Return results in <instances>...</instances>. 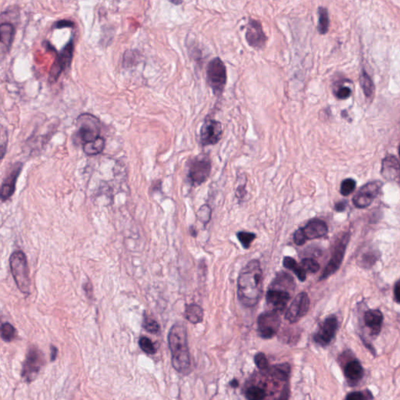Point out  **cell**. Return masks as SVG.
Masks as SVG:
<instances>
[{
    "label": "cell",
    "mask_w": 400,
    "mask_h": 400,
    "mask_svg": "<svg viewBox=\"0 0 400 400\" xmlns=\"http://www.w3.org/2000/svg\"><path fill=\"white\" fill-rule=\"evenodd\" d=\"M78 134L83 144L97 139L101 133V124L97 117L89 113L80 114L76 120Z\"/></svg>",
    "instance_id": "4"
},
{
    "label": "cell",
    "mask_w": 400,
    "mask_h": 400,
    "mask_svg": "<svg viewBox=\"0 0 400 400\" xmlns=\"http://www.w3.org/2000/svg\"><path fill=\"white\" fill-rule=\"evenodd\" d=\"M291 295L286 290L272 289L267 293L266 299L268 305L271 306L273 311H282L286 309L287 303L289 302Z\"/></svg>",
    "instance_id": "16"
},
{
    "label": "cell",
    "mask_w": 400,
    "mask_h": 400,
    "mask_svg": "<svg viewBox=\"0 0 400 400\" xmlns=\"http://www.w3.org/2000/svg\"><path fill=\"white\" fill-rule=\"evenodd\" d=\"M222 125L219 121L206 119L200 129V142L202 146L215 145L222 138Z\"/></svg>",
    "instance_id": "12"
},
{
    "label": "cell",
    "mask_w": 400,
    "mask_h": 400,
    "mask_svg": "<svg viewBox=\"0 0 400 400\" xmlns=\"http://www.w3.org/2000/svg\"><path fill=\"white\" fill-rule=\"evenodd\" d=\"M206 78L214 95L217 96L222 95L227 82V70L225 65L219 57L213 59L208 64Z\"/></svg>",
    "instance_id": "5"
},
{
    "label": "cell",
    "mask_w": 400,
    "mask_h": 400,
    "mask_svg": "<svg viewBox=\"0 0 400 400\" xmlns=\"http://www.w3.org/2000/svg\"><path fill=\"white\" fill-rule=\"evenodd\" d=\"M168 345L171 353V363L179 373H185L191 364L187 331L182 324H175L168 334Z\"/></svg>",
    "instance_id": "2"
},
{
    "label": "cell",
    "mask_w": 400,
    "mask_h": 400,
    "mask_svg": "<svg viewBox=\"0 0 400 400\" xmlns=\"http://www.w3.org/2000/svg\"><path fill=\"white\" fill-rule=\"evenodd\" d=\"M356 181L355 180L352 178H347L344 180L341 185V189L340 192L341 194L344 197H347L349 195L351 194L356 189Z\"/></svg>",
    "instance_id": "35"
},
{
    "label": "cell",
    "mask_w": 400,
    "mask_h": 400,
    "mask_svg": "<svg viewBox=\"0 0 400 400\" xmlns=\"http://www.w3.org/2000/svg\"><path fill=\"white\" fill-rule=\"evenodd\" d=\"M254 361L259 369L265 371L269 368V362L267 359L266 356L263 353H259L255 355Z\"/></svg>",
    "instance_id": "37"
},
{
    "label": "cell",
    "mask_w": 400,
    "mask_h": 400,
    "mask_svg": "<svg viewBox=\"0 0 400 400\" xmlns=\"http://www.w3.org/2000/svg\"><path fill=\"white\" fill-rule=\"evenodd\" d=\"M203 310L197 304H190L186 307L185 318L192 324H199L203 320Z\"/></svg>",
    "instance_id": "23"
},
{
    "label": "cell",
    "mask_w": 400,
    "mask_h": 400,
    "mask_svg": "<svg viewBox=\"0 0 400 400\" xmlns=\"http://www.w3.org/2000/svg\"><path fill=\"white\" fill-rule=\"evenodd\" d=\"M266 396L265 389L258 386L249 387L245 392V397L248 400H264Z\"/></svg>",
    "instance_id": "30"
},
{
    "label": "cell",
    "mask_w": 400,
    "mask_h": 400,
    "mask_svg": "<svg viewBox=\"0 0 400 400\" xmlns=\"http://www.w3.org/2000/svg\"><path fill=\"white\" fill-rule=\"evenodd\" d=\"M57 353H58V350H57V348L55 347L54 346H51V360L52 361H54L55 359H57Z\"/></svg>",
    "instance_id": "46"
},
{
    "label": "cell",
    "mask_w": 400,
    "mask_h": 400,
    "mask_svg": "<svg viewBox=\"0 0 400 400\" xmlns=\"http://www.w3.org/2000/svg\"><path fill=\"white\" fill-rule=\"evenodd\" d=\"M263 271L258 260L249 261L239 274L238 297L245 307L257 305L263 295Z\"/></svg>",
    "instance_id": "1"
},
{
    "label": "cell",
    "mask_w": 400,
    "mask_h": 400,
    "mask_svg": "<svg viewBox=\"0 0 400 400\" xmlns=\"http://www.w3.org/2000/svg\"><path fill=\"white\" fill-rule=\"evenodd\" d=\"M74 41L73 39H70L57 55L56 61L51 67L49 75V82L53 83L57 82L62 72L65 71L70 66L74 54Z\"/></svg>",
    "instance_id": "9"
},
{
    "label": "cell",
    "mask_w": 400,
    "mask_h": 400,
    "mask_svg": "<svg viewBox=\"0 0 400 400\" xmlns=\"http://www.w3.org/2000/svg\"><path fill=\"white\" fill-rule=\"evenodd\" d=\"M318 26H317V30H318L319 33L321 35H325L328 32L329 28V12L326 8L321 7L318 9Z\"/></svg>",
    "instance_id": "28"
},
{
    "label": "cell",
    "mask_w": 400,
    "mask_h": 400,
    "mask_svg": "<svg viewBox=\"0 0 400 400\" xmlns=\"http://www.w3.org/2000/svg\"><path fill=\"white\" fill-rule=\"evenodd\" d=\"M360 84H361L362 89L366 96L371 97V95H373L374 91H375L373 82L364 70L362 71L361 75H360Z\"/></svg>",
    "instance_id": "29"
},
{
    "label": "cell",
    "mask_w": 400,
    "mask_h": 400,
    "mask_svg": "<svg viewBox=\"0 0 400 400\" xmlns=\"http://www.w3.org/2000/svg\"><path fill=\"white\" fill-rule=\"evenodd\" d=\"M375 252H367L365 254L362 256V265L363 267H371L376 262L377 257H376Z\"/></svg>",
    "instance_id": "38"
},
{
    "label": "cell",
    "mask_w": 400,
    "mask_h": 400,
    "mask_svg": "<svg viewBox=\"0 0 400 400\" xmlns=\"http://www.w3.org/2000/svg\"><path fill=\"white\" fill-rule=\"evenodd\" d=\"M198 217L202 223H208L210 219V208L207 205H204L199 211Z\"/></svg>",
    "instance_id": "39"
},
{
    "label": "cell",
    "mask_w": 400,
    "mask_h": 400,
    "mask_svg": "<svg viewBox=\"0 0 400 400\" xmlns=\"http://www.w3.org/2000/svg\"><path fill=\"white\" fill-rule=\"evenodd\" d=\"M302 232L306 241L311 239L322 238L328 233L329 227L325 222L320 219H313L310 221L307 225L301 227Z\"/></svg>",
    "instance_id": "17"
},
{
    "label": "cell",
    "mask_w": 400,
    "mask_h": 400,
    "mask_svg": "<svg viewBox=\"0 0 400 400\" xmlns=\"http://www.w3.org/2000/svg\"><path fill=\"white\" fill-rule=\"evenodd\" d=\"M15 28L12 23H2L0 26V36H1V50L2 53L10 51L12 43L14 41Z\"/></svg>",
    "instance_id": "21"
},
{
    "label": "cell",
    "mask_w": 400,
    "mask_h": 400,
    "mask_svg": "<svg viewBox=\"0 0 400 400\" xmlns=\"http://www.w3.org/2000/svg\"><path fill=\"white\" fill-rule=\"evenodd\" d=\"M45 356L35 347H31L26 355L22 376L26 382H31L37 377L45 363Z\"/></svg>",
    "instance_id": "6"
},
{
    "label": "cell",
    "mask_w": 400,
    "mask_h": 400,
    "mask_svg": "<svg viewBox=\"0 0 400 400\" xmlns=\"http://www.w3.org/2000/svg\"><path fill=\"white\" fill-rule=\"evenodd\" d=\"M344 374L348 381L350 382H357L363 377L364 371L360 363L356 359H354L346 364L344 368Z\"/></svg>",
    "instance_id": "22"
},
{
    "label": "cell",
    "mask_w": 400,
    "mask_h": 400,
    "mask_svg": "<svg viewBox=\"0 0 400 400\" xmlns=\"http://www.w3.org/2000/svg\"><path fill=\"white\" fill-rule=\"evenodd\" d=\"M211 161L207 156H199L189 163L188 177L193 185H202L210 177Z\"/></svg>",
    "instance_id": "7"
},
{
    "label": "cell",
    "mask_w": 400,
    "mask_h": 400,
    "mask_svg": "<svg viewBox=\"0 0 400 400\" xmlns=\"http://www.w3.org/2000/svg\"><path fill=\"white\" fill-rule=\"evenodd\" d=\"M283 266L288 270L293 271L294 274L297 276L299 281L304 282L307 278V272L303 270L301 265H298L296 261L292 257H284Z\"/></svg>",
    "instance_id": "24"
},
{
    "label": "cell",
    "mask_w": 400,
    "mask_h": 400,
    "mask_svg": "<svg viewBox=\"0 0 400 400\" xmlns=\"http://www.w3.org/2000/svg\"><path fill=\"white\" fill-rule=\"evenodd\" d=\"M294 286L293 279L289 274L286 273H281L278 274L277 278L274 280V283L272 284V289H281L282 288L284 289H291Z\"/></svg>",
    "instance_id": "27"
},
{
    "label": "cell",
    "mask_w": 400,
    "mask_h": 400,
    "mask_svg": "<svg viewBox=\"0 0 400 400\" xmlns=\"http://www.w3.org/2000/svg\"><path fill=\"white\" fill-rule=\"evenodd\" d=\"M381 174L388 180L394 181L400 179V163L398 159L393 156L385 158L382 162Z\"/></svg>",
    "instance_id": "19"
},
{
    "label": "cell",
    "mask_w": 400,
    "mask_h": 400,
    "mask_svg": "<svg viewBox=\"0 0 400 400\" xmlns=\"http://www.w3.org/2000/svg\"><path fill=\"white\" fill-rule=\"evenodd\" d=\"M382 183L376 181L363 185L354 196L353 202L356 207L363 209L369 206L381 192Z\"/></svg>",
    "instance_id": "11"
},
{
    "label": "cell",
    "mask_w": 400,
    "mask_h": 400,
    "mask_svg": "<svg viewBox=\"0 0 400 400\" xmlns=\"http://www.w3.org/2000/svg\"><path fill=\"white\" fill-rule=\"evenodd\" d=\"M350 240V234L346 233L336 243L333 255L329 264L323 270L320 280H325L334 274L339 269L346 253V246Z\"/></svg>",
    "instance_id": "8"
},
{
    "label": "cell",
    "mask_w": 400,
    "mask_h": 400,
    "mask_svg": "<svg viewBox=\"0 0 400 400\" xmlns=\"http://www.w3.org/2000/svg\"><path fill=\"white\" fill-rule=\"evenodd\" d=\"M346 206H347V202L346 201H341V202H337L334 206L336 211L342 212L346 210Z\"/></svg>",
    "instance_id": "45"
},
{
    "label": "cell",
    "mask_w": 400,
    "mask_h": 400,
    "mask_svg": "<svg viewBox=\"0 0 400 400\" xmlns=\"http://www.w3.org/2000/svg\"><path fill=\"white\" fill-rule=\"evenodd\" d=\"M364 322L367 327L371 329V334L378 335L381 330L383 315L378 310H370L364 314Z\"/></svg>",
    "instance_id": "20"
},
{
    "label": "cell",
    "mask_w": 400,
    "mask_h": 400,
    "mask_svg": "<svg viewBox=\"0 0 400 400\" xmlns=\"http://www.w3.org/2000/svg\"><path fill=\"white\" fill-rule=\"evenodd\" d=\"M230 385L233 387V388H236V387L239 386V382H238L237 380H232L230 383Z\"/></svg>",
    "instance_id": "47"
},
{
    "label": "cell",
    "mask_w": 400,
    "mask_h": 400,
    "mask_svg": "<svg viewBox=\"0 0 400 400\" xmlns=\"http://www.w3.org/2000/svg\"><path fill=\"white\" fill-rule=\"evenodd\" d=\"M345 400H368V398L363 392H353L346 396Z\"/></svg>",
    "instance_id": "42"
},
{
    "label": "cell",
    "mask_w": 400,
    "mask_h": 400,
    "mask_svg": "<svg viewBox=\"0 0 400 400\" xmlns=\"http://www.w3.org/2000/svg\"><path fill=\"white\" fill-rule=\"evenodd\" d=\"M143 328L147 331L148 333L152 334H156L159 333V325L156 321L151 317L145 316L143 321Z\"/></svg>",
    "instance_id": "36"
},
{
    "label": "cell",
    "mask_w": 400,
    "mask_h": 400,
    "mask_svg": "<svg viewBox=\"0 0 400 400\" xmlns=\"http://www.w3.org/2000/svg\"><path fill=\"white\" fill-rule=\"evenodd\" d=\"M22 169V164L21 163H16L13 166L10 173L8 174L6 178L2 183L1 188V197L2 200H6L11 197L15 190L16 182L18 180L21 171Z\"/></svg>",
    "instance_id": "18"
},
{
    "label": "cell",
    "mask_w": 400,
    "mask_h": 400,
    "mask_svg": "<svg viewBox=\"0 0 400 400\" xmlns=\"http://www.w3.org/2000/svg\"><path fill=\"white\" fill-rule=\"evenodd\" d=\"M310 303L309 296L306 292L298 294L286 311V320L290 323L297 322L307 314L310 309Z\"/></svg>",
    "instance_id": "13"
},
{
    "label": "cell",
    "mask_w": 400,
    "mask_h": 400,
    "mask_svg": "<svg viewBox=\"0 0 400 400\" xmlns=\"http://www.w3.org/2000/svg\"><path fill=\"white\" fill-rule=\"evenodd\" d=\"M10 269L20 291L24 294L30 292L29 270L27 258L22 251H16L10 259Z\"/></svg>",
    "instance_id": "3"
},
{
    "label": "cell",
    "mask_w": 400,
    "mask_h": 400,
    "mask_svg": "<svg viewBox=\"0 0 400 400\" xmlns=\"http://www.w3.org/2000/svg\"><path fill=\"white\" fill-rule=\"evenodd\" d=\"M289 373L290 366L288 363L274 366L270 370L272 377L279 381H286L289 377Z\"/></svg>",
    "instance_id": "26"
},
{
    "label": "cell",
    "mask_w": 400,
    "mask_h": 400,
    "mask_svg": "<svg viewBox=\"0 0 400 400\" xmlns=\"http://www.w3.org/2000/svg\"><path fill=\"white\" fill-rule=\"evenodd\" d=\"M237 238L244 249H249L251 243L256 239V235L246 231H240L237 234Z\"/></svg>",
    "instance_id": "32"
},
{
    "label": "cell",
    "mask_w": 400,
    "mask_h": 400,
    "mask_svg": "<svg viewBox=\"0 0 400 400\" xmlns=\"http://www.w3.org/2000/svg\"><path fill=\"white\" fill-rule=\"evenodd\" d=\"M338 319L334 315L327 317L321 324L317 333L313 336L316 343L320 346H326L331 343L338 330Z\"/></svg>",
    "instance_id": "14"
},
{
    "label": "cell",
    "mask_w": 400,
    "mask_h": 400,
    "mask_svg": "<svg viewBox=\"0 0 400 400\" xmlns=\"http://www.w3.org/2000/svg\"><path fill=\"white\" fill-rule=\"evenodd\" d=\"M301 267L306 272H310L311 274H314L320 269V265L317 261L313 259L305 258L301 261Z\"/></svg>",
    "instance_id": "33"
},
{
    "label": "cell",
    "mask_w": 400,
    "mask_h": 400,
    "mask_svg": "<svg viewBox=\"0 0 400 400\" xmlns=\"http://www.w3.org/2000/svg\"><path fill=\"white\" fill-rule=\"evenodd\" d=\"M259 335L265 339H270L278 333L281 325V318L278 312L267 311L261 313L257 320Z\"/></svg>",
    "instance_id": "10"
},
{
    "label": "cell",
    "mask_w": 400,
    "mask_h": 400,
    "mask_svg": "<svg viewBox=\"0 0 400 400\" xmlns=\"http://www.w3.org/2000/svg\"><path fill=\"white\" fill-rule=\"evenodd\" d=\"M7 141V131H3V127L2 126V132H1V157L2 158L4 157V155L6 153Z\"/></svg>",
    "instance_id": "41"
},
{
    "label": "cell",
    "mask_w": 400,
    "mask_h": 400,
    "mask_svg": "<svg viewBox=\"0 0 400 400\" xmlns=\"http://www.w3.org/2000/svg\"><path fill=\"white\" fill-rule=\"evenodd\" d=\"M395 299L397 303H400V280L396 284L394 288Z\"/></svg>",
    "instance_id": "44"
},
{
    "label": "cell",
    "mask_w": 400,
    "mask_h": 400,
    "mask_svg": "<svg viewBox=\"0 0 400 400\" xmlns=\"http://www.w3.org/2000/svg\"><path fill=\"white\" fill-rule=\"evenodd\" d=\"M16 329L10 323H4L1 327V337L5 342H11L15 338Z\"/></svg>",
    "instance_id": "31"
},
{
    "label": "cell",
    "mask_w": 400,
    "mask_h": 400,
    "mask_svg": "<svg viewBox=\"0 0 400 400\" xmlns=\"http://www.w3.org/2000/svg\"></svg>",
    "instance_id": "48"
},
{
    "label": "cell",
    "mask_w": 400,
    "mask_h": 400,
    "mask_svg": "<svg viewBox=\"0 0 400 400\" xmlns=\"http://www.w3.org/2000/svg\"><path fill=\"white\" fill-rule=\"evenodd\" d=\"M105 148V139L99 137L92 142L83 144V151L86 155L95 156L101 154Z\"/></svg>",
    "instance_id": "25"
},
{
    "label": "cell",
    "mask_w": 400,
    "mask_h": 400,
    "mask_svg": "<svg viewBox=\"0 0 400 400\" xmlns=\"http://www.w3.org/2000/svg\"><path fill=\"white\" fill-rule=\"evenodd\" d=\"M245 39L249 45L255 49H262L265 46L267 38L261 22L256 19H249L246 26Z\"/></svg>",
    "instance_id": "15"
},
{
    "label": "cell",
    "mask_w": 400,
    "mask_h": 400,
    "mask_svg": "<svg viewBox=\"0 0 400 400\" xmlns=\"http://www.w3.org/2000/svg\"><path fill=\"white\" fill-rule=\"evenodd\" d=\"M74 26V23L68 21V20H61L56 23L55 27L58 28V29H62V28H66V27H72Z\"/></svg>",
    "instance_id": "43"
},
{
    "label": "cell",
    "mask_w": 400,
    "mask_h": 400,
    "mask_svg": "<svg viewBox=\"0 0 400 400\" xmlns=\"http://www.w3.org/2000/svg\"><path fill=\"white\" fill-rule=\"evenodd\" d=\"M336 97L339 99H346L351 95V90L347 87H339L335 91Z\"/></svg>",
    "instance_id": "40"
},
{
    "label": "cell",
    "mask_w": 400,
    "mask_h": 400,
    "mask_svg": "<svg viewBox=\"0 0 400 400\" xmlns=\"http://www.w3.org/2000/svg\"><path fill=\"white\" fill-rule=\"evenodd\" d=\"M138 344H139L140 349L144 353H146V354L153 355V354H156V350L155 346H154V343H153L151 340L148 338L147 337H142V338H140Z\"/></svg>",
    "instance_id": "34"
}]
</instances>
